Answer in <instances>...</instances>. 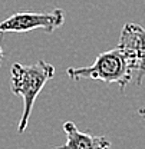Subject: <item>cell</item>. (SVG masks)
I'll return each instance as SVG.
<instances>
[{
    "label": "cell",
    "instance_id": "6da1fadb",
    "mask_svg": "<svg viewBox=\"0 0 145 149\" xmlns=\"http://www.w3.org/2000/svg\"><path fill=\"white\" fill-rule=\"evenodd\" d=\"M55 76V66L45 62L37 60L33 65H20L15 63L10 69V89L12 93L20 96L23 100V113L18 125V132L23 133L30 115L33 111L35 102L43 86Z\"/></svg>",
    "mask_w": 145,
    "mask_h": 149
},
{
    "label": "cell",
    "instance_id": "7a4b0ae2",
    "mask_svg": "<svg viewBox=\"0 0 145 149\" xmlns=\"http://www.w3.org/2000/svg\"><path fill=\"white\" fill-rule=\"evenodd\" d=\"M132 73L134 72L127 57L118 47L98 55L91 66L69 68L66 70V74L73 80L92 79L105 83H116L119 85L121 91H124L125 86L132 80Z\"/></svg>",
    "mask_w": 145,
    "mask_h": 149
},
{
    "label": "cell",
    "instance_id": "3957f363",
    "mask_svg": "<svg viewBox=\"0 0 145 149\" xmlns=\"http://www.w3.org/2000/svg\"><path fill=\"white\" fill-rule=\"evenodd\" d=\"M65 22V15L62 9H55L49 13L36 12H18L10 17L0 22V35L3 33H26L42 29L52 33L59 29Z\"/></svg>",
    "mask_w": 145,
    "mask_h": 149
},
{
    "label": "cell",
    "instance_id": "277c9868",
    "mask_svg": "<svg viewBox=\"0 0 145 149\" xmlns=\"http://www.w3.org/2000/svg\"><path fill=\"white\" fill-rule=\"evenodd\" d=\"M116 47L127 57L132 72L137 73V85H141L145 76V29L137 23H127L121 30Z\"/></svg>",
    "mask_w": 145,
    "mask_h": 149
},
{
    "label": "cell",
    "instance_id": "5b68a950",
    "mask_svg": "<svg viewBox=\"0 0 145 149\" xmlns=\"http://www.w3.org/2000/svg\"><path fill=\"white\" fill-rule=\"evenodd\" d=\"M63 130L66 133L65 145L52 149H111V142L105 136H93L81 132L73 122H65Z\"/></svg>",
    "mask_w": 145,
    "mask_h": 149
},
{
    "label": "cell",
    "instance_id": "8992f818",
    "mask_svg": "<svg viewBox=\"0 0 145 149\" xmlns=\"http://www.w3.org/2000/svg\"><path fill=\"white\" fill-rule=\"evenodd\" d=\"M138 113H139V115H141L142 118H145V108H142V109H139V111H138Z\"/></svg>",
    "mask_w": 145,
    "mask_h": 149
},
{
    "label": "cell",
    "instance_id": "52a82bcc",
    "mask_svg": "<svg viewBox=\"0 0 145 149\" xmlns=\"http://www.w3.org/2000/svg\"><path fill=\"white\" fill-rule=\"evenodd\" d=\"M1 57H3V49L0 46V66H1Z\"/></svg>",
    "mask_w": 145,
    "mask_h": 149
}]
</instances>
